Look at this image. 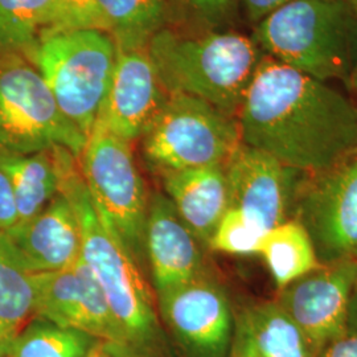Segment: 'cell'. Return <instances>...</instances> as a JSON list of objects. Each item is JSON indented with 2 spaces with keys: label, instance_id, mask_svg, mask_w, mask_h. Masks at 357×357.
Returning a JSON list of instances; mask_svg holds the SVG:
<instances>
[{
  "label": "cell",
  "instance_id": "obj_19",
  "mask_svg": "<svg viewBox=\"0 0 357 357\" xmlns=\"http://www.w3.org/2000/svg\"><path fill=\"white\" fill-rule=\"evenodd\" d=\"M0 168L13 187L17 224L38 216L60 192L52 149L32 153L0 151Z\"/></svg>",
  "mask_w": 357,
  "mask_h": 357
},
{
  "label": "cell",
  "instance_id": "obj_8",
  "mask_svg": "<svg viewBox=\"0 0 357 357\" xmlns=\"http://www.w3.org/2000/svg\"><path fill=\"white\" fill-rule=\"evenodd\" d=\"M88 138L59 109L26 56L0 54V151L32 153L65 147L77 158Z\"/></svg>",
  "mask_w": 357,
  "mask_h": 357
},
{
  "label": "cell",
  "instance_id": "obj_33",
  "mask_svg": "<svg viewBox=\"0 0 357 357\" xmlns=\"http://www.w3.org/2000/svg\"><path fill=\"white\" fill-rule=\"evenodd\" d=\"M348 88L354 93V96L356 97L355 105H356L357 107V64L355 66V69H354V72H352V76H351L349 81H348Z\"/></svg>",
  "mask_w": 357,
  "mask_h": 357
},
{
  "label": "cell",
  "instance_id": "obj_24",
  "mask_svg": "<svg viewBox=\"0 0 357 357\" xmlns=\"http://www.w3.org/2000/svg\"><path fill=\"white\" fill-rule=\"evenodd\" d=\"M100 339L33 317L15 339L6 357H88Z\"/></svg>",
  "mask_w": 357,
  "mask_h": 357
},
{
  "label": "cell",
  "instance_id": "obj_13",
  "mask_svg": "<svg viewBox=\"0 0 357 357\" xmlns=\"http://www.w3.org/2000/svg\"><path fill=\"white\" fill-rule=\"evenodd\" d=\"M35 287V317L91 336L125 343L102 287L81 257L69 268L32 274Z\"/></svg>",
  "mask_w": 357,
  "mask_h": 357
},
{
  "label": "cell",
  "instance_id": "obj_25",
  "mask_svg": "<svg viewBox=\"0 0 357 357\" xmlns=\"http://www.w3.org/2000/svg\"><path fill=\"white\" fill-rule=\"evenodd\" d=\"M264 236L240 211L229 208L212 234L208 250L229 255H257Z\"/></svg>",
  "mask_w": 357,
  "mask_h": 357
},
{
  "label": "cell",
  "instance_id": "obj_4",
  "mask_svg": "<svg viewBox=\"0 0 357 357\" xmlns=\"http://www.w3.org/2000/svg\"><path fill=\"white\" fill-rule=\"evenodd\" d=\"M270 59L323 82L348 85L357 64V15L345 0H295L253 26Z\"/></svg>",
  "mask_w": 357,
  "mask_h": 357
},
{
  "label": "cell",
  "instance_id": "obj_32",
  "mask_svg": "<svg viewBox=\"0 0 357 357\" xmlns=\"http://www.w3.org/2000/svg\"><path fill=\"white\" fill-rule=\"evenodd\" d=\"M348 331L357 332V282L348 312Z\"/></svg>",
  "mask_w": 357,
  "mask_h": 357
},
{
  "label": "cell",
  "instance_id": "obj_9",
  "mask_svg": "<svg viewBox=\"0 0 357 357\" xmlns=\"http://www.w3.org/2000/svg\"><path fill=\"white\" fill-rule=\"evenodd\" d=\"M172 357H229L234 312L215 271L156 296Z\"/></svg>",
  "mask_w": 357,
  "mask_h": 357
},
{
  "label": "cell",
  "instance_id": "obj_20",
  "mask_svg": "<svg viewBox=\"0 0 357 357\" xmlns=\"http://www.w3.org/2000/svg\"><path fill=\"white\" fill-rule=\"evenodd\" d=\"M174 0H94V26L119 48H143L166 28Z\"/></svg>",
  "mask_w": 357,
  "mask_h": 357
},
{
  "label": "cell",
  "instance_id": "obj_14",
  "mask_svg": "<svg viewBox=\"0 0 357 357\" xmlns=\"http://www.w3.org/2000/svg\"><path fill=\"white\" fill-rule=\"evenodd\" d=\"M168 96L147 47H116L114 73L97 122L132 143L151 126Z\"/></svg>",
  "mask_w": 357,
  "mask_h": 357
},
{
  "label": "cell",
  "instance_id": "obj_31",
  "mask_svg": "<svg viewBox=\"0 0 357 357\" xmlns=\"http://www.w3.org/2000/svg\"><path fill=\"white\" fill-rule=\"evenodd\" d=\"M88 357H153L130 347L126 343L98 340Z\"/></svg>",
  "mask_w": 357,
  "mask_h": 357
},
{
  "label": "cell",
  "instance_id": "obj_7",
  "mask_svg": "<svg viewBox=\"0 0 357 357\" xmlns=\"http://www.w3.org/2000/svg\"><path fill=\"white\" fill-rule=\"evenodd\" d=\"M147 166L159 176L225 165L243 143L237 118L188 94H169L141 138Z\"/></svg>",
  "mask_w": 357,
  "mask_h": 357
},
{
  "label": "cell",
  "instance_id": "obj_6",
  "mask_svg": "<svg viewBox=\"0 0 357 357\" xmlns=\"http://www.w3.org/2000/svg\"><path fill=\"white\" fill-rule=\"evenodd\" d=\"M78 166L98 212L147 277L146 229L151 193L131 143L97 122L78 156Z\"/></svg>",
  "mask_w": 357,
  "mask_h": 357
},
{
  "label": "cell",
  "instance_id": "obj_15",
  "mask_svg": "<svg viewBox=\"0 0 357 357\" xmlns=\"http://www.w3.org/2000/svg\"><path fill=\"white\" fill-rule=\"evenodd\" d=\"M146 253L155 296L213 271L208 249L184 224L163 192L150 196Z\"/></svg>",
  "mask_w": 357,
  "mask_h": 357
},
{
  "label": "cell",
  "instance_id": "obj_23",
  "mask_svg": "<svg viewBox=\"0 0 357 357\" xmlns=\"http://www.w3.org/2000/svg\"><path fill=\"white\" fill-rule=\"evenodd\" d=\"M54 22V0H0V54L26 56Z\"/></svg>",
  "mask_w": 357,
  "mask_h": 357
},
{
  "label": "cell",
  "instance_id": "obj_2",
  "mask_svg": "<svg viewBox=\"0 0 357 357\" xmlns=\"http://www.w3.org/2000/svg\"><path fill=\"white\" fill-rule=\"evenodd\" d=\"M52 153L60 192L73 206L79 224L82 258L100 282L125 343L150 356L172 357L153 286L93 203L78 158L59 146Z\"/></svg>",
  "mask_w": 357,
  "mask_h": 357
},
{
  "label": "cell",
  "instance_id": "obj_18",
  "mask_svg": "<svg viewBox=\"0 0 357 357\" xmlns=\"http://www.w3.org/2000/svg\"><path fill=\"white\" fill-rule=\"evenodd\" d=\"M159 178L163 193L174 204L178 216L208 249L218 222L230 208L225 165L188 168Z\"/></svg>",
  "mask_w": 357,
  "mask_h": 357
},
{
  "label": "cell",
  "instance_id": "obj_1",
  "mask_svg": "<svg viewBox=\"0 0 357 357\" xmlns=\"http://www.w3.org/2000/svg\"><path fill=\"white\" fill-rule=\"evenodd\" d=\"M243 144L303 174L357 150V107L328 82L265 54L237 115Z\"/></svg>",
  "mask_w": 357,
  "mask_h": 357
},
{
  "label": "cell",
  "instance_id": "obj_17",
  "mask_svg": "<svg viewBox=\"0 0 357 357\" xmlns=\"http://www.w3.org/2000/svg\"><path fill=\"white\" fill-rule=\"evenodd\" d=\"M315 355V347L275 298L236 307L229 357Z\"/></svg>",
  "mask_w": 357,
  "mask_h": 357
},
{
  "label": "cell",
  "instance_id": "obj_29",
  "mask_svg": "<svg viewBox=\"0 0 357 357\" xmlns=\"http://www.w3.org/2000/svg\"><path fill=\"white\" fill-rule=\"evenodd\" d=\"M315 357H357V332L347 330L323 345Z\"/></svg>",
  "mask_w": 357,
  "mask_h": 357
},
{
  "label": "cell",
  "instance_id": "obj_34",
  "mask_svg": "<svg viewBox=\"0 0 357 357\" xmlns=\"http://www.w3.org/2000/svg\"><path fill=\"white\" fill-rule=\"evenodd\" d=\"M345 1L349 4V7H351L357 15V0H345Z\"/></svg>",
  "mask_w": 357,
  "mask_h": 357
},
{
  "label": "cell",
  "instance_id": "obj_27",
  "mask_svg": "<svg viewBox=\"0 0 357 357\" xmlns=\"http://www.w3.org/2000/svg\"><path fill=\"white\" fill-rule=\"evenodd\" d=\"M193 20L204 29L227 24L240 6V0H180Z\"/></svg>",
  "mask_w": 357,
  "mask_h": 357
},
{
  "label": "cell",
  "instance_id": "obj_28",
  "mask_svg": "<svg viewBox=\"0 0 357 357\" xmlns=\"http://www.w3.org/2000/svg\"><path fill=\"white\" fill-rule=\"evenodd\" d=\"M17 224V211L13 187L7 175L0 168V231L7 233Z\"/></svg>",
  "mask_w": 357,
  "mask_h": 357
},
{
  "label": "cell",
  "instance_id": "obj_22",
  "mask_svg": "<svg viewBox=\"0 0 357 357\" xmlns=\"http://www.w3.org/2000/svg\"><path fill=\"white\" fill-rule=\"evenodd\" d=\"M280 291L320 265L314 243L296 220H289L262 237L258 255Z\"/></svg>",
  "mask_w": 357,
  "mask_h": 357
},
{
  "label": "cell",
  "instance_id": "obj_5",
  "mask_svg": "<svg viewBox=\"0 0 357 357\" xmlns=\"http://www.w3.org/2000/svg\"><path fill=\"white\" fill-rule=\"evenodd\" d=\"M26 57L65 118L88 138L114 73V38L96 28L47 32Z\"/></svg>",
  "mask_w": 357,
  "mask_h": 357
},
{
  "label": "cell",
  "instance_id": "obj_16",
  "mask_svg": "<svg viewBox=\"0 0 357 357\" xmlns=\"http://www.w3.org/2000/svg\"><path fill=\"white\" fill-rule=\"evenodd\" d=\"M22 264L32 274L69 268L82 257L76 212L61 192L38 216L6 233Z\"/></svg>",
  "mask_w": 357,
  "mask_h": 357
},
{
  "label": "cell",
  "instance_id": "obj_11",
  "mask_svg": "<svg viewBox=\"0 0 357 357\" xmlns=\"http://www.w3.org/2000/svg\"><path fill=\"white\" fill-rule=\"evenodd\" d=\"M225 169L230 208L240 211L264 234L293 218L303 172L243 143L231 153Z\"/></svg>",
  "mask_w": 357,
  "mask_h": 357
},
{
  "label": "cell",
  "instance_id": "obj_3",
  "mask_svg": "<svg viewBox=\"0 0 357 357\" xmlns=\"http://www.w3.org/2000/svg\"><path fill=\"white\" fill-rule=\"evenodd\" d=\"M168 94H188L237 118L265 53L252 36L236 31L197 33L166 26L147 44Z\"/></svg>",
  "mask_w": 357,
  "mask_h": 357
},
{
  "label": "cell",
  "instance_id": "obj_21",
  "mask_svg": "<svg viewBox=\"0 0 357 357\" xmlns=\"http://www.w3.org/2000/svg\"><path fill=\"white\" fill-rule=\"evenodd\" d=\"M35 317L32 273L0 231V357L7 356L17 335Z\"/></svg>",
  "mask_w": 357,
  "mask_h": 357
},
{
  "label": "cell",
  "instance_id": "obj_10",
  "mask_svg": "<svg viewBox=\"0 0 357 357\" xmlns=\"http://www.w3.org/2000/svg\"><path fill=\"white\" fill-rule=\"evenodd\" d=\"M320 265L357 258V150L317 174H305L294 206Z\"/></svg>",
  "mask_w": 357,
  "mask_h": 357
},
{
  "label": "cell",
  "instance_id": "obj_30",
  "mask_svg": "<svg viewBox=\"0 0 357 357\" xmlns=\"http://www.w3.org/2000/svg\"><path fill=\"white\" fill-rule=\"evenodd\" d=\"M291 1L295 0H240V7L243 8L248 22L255 26L268 15Z\"/></svg>",
  "mask_w": 357,
  "mask_h": 357
},
{
  "label": "cell",
  "instance_id": "obj_26",
  "mask_svg": "<svg viewBox=\"0 0 357 357\" xmlns=\"http://www.w3.org/2000/svg\"><path fill=\"white\" fill-rule=\"evenodd\" d=\"M86 28H96L94 0H54V22L47 32Z\"/></svg>",
  "mask_w": 357,
  "mask_h": 357
},
{
  "label": "cell",
  "instance_id": "obj_12",
  "mask_svg": "<svg viewBox=\"0 0 357 357\" xmlns=\"http://www.w3.org/2000/svg\"><path fill=\"white\" fill-rule=\"evenodd\" d=\"M357 282V258L321 264L277 294L275 301L303 331L317 352L348 330Z\"/></svg>",
  "mask_w": 357,
  "mask_h": 357
}]
</instances>
